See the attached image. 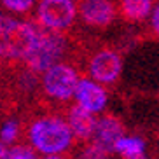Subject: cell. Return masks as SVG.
<instances>
[{
  "instance_id": "cell-1",
  "label": "cell",
  "mask_w": 159,
  "mask_h": 159,
  "mask_svg": "<svg viewBox=\"0 0 159 159\" xmlns=\"http://www.w3.org/2000/svg\"><path fill=\"white\" fill-rule=\"evenodd\" d=\"M28 138L39 152L47 156L66 152L74 143V135L68 122L56 116L42 117L32 122Z\"/></svg>"
},
{
  "instance_id": "cell-2",
  "label": "cell",
  "mask_w": 159,
  "mask_h": 159,
  "mask_svg": "<svg viewBox=\"0 0 159 159\" xmlns=\"http://www.w3.org/2000/svg\"><path fill=\"white\" fill-rule=\"evenodd\" d=\"M35 26H37V40L23 61L28 68L40 74L65 58L68 40L61 32L46 28L39 23H35Z\"/></svg>"
},
{
  "instance_id": "cell-3",
  "label": "cell",
  "mask_w": 159,
  "mask_h": 159,
  "mask_svg": "<svg viewBox=\"0 0 159 159\" xmlns=\"http://www.w3.org/2000/svg\"><path fill=\"white\" fill-rule=\"evenodd\" d=\"M37 40L35 23L2 19L0 23V56L9 60H25Z\"/></svg>"
},
{
  "instance_id": "cell-4",
  "label": "cell",
  "mask_w": 159,
  "mask_h": 159,
  "mask_svg": "<svg viewBox=\"0 0 159 159\" xmlns=\"http://www.w3.org/2000/svg\"><path fill=\"white\" fill-rule=\"evenodd\" d=\"M79 80L80 77L77 68L60 61L44 72L40 86L49 98L56 102H68L75 94V88L79 84Z\"/></svg>"
},
{
  "instance_id": "cell-5",
  "label": "cell",
  "mask_w": 159,
  "mask_h": 159,
  "mask_svg": "<svg viewBox=\"0 0 159 159\" xmlns=\"http://www.w3.org/2000/svg\"><path fill=\"white\" fill-rule=\"evenodd\" d=\"M77 18V7L70 0H42L39 5L37 23L46 28L65 32Z\"/></svg>"
},
{
  "instance_id": "cell-6",
  "label": "cell",
  "mask_w": 159,
  "mask_h": 159,
  "mask_svg": "<svg viewBox=\"0 0 159 159\" xmlns=\"http://www.w3.org/2000/svg\"><path fill=\"white\" fill-rule=\"evenodd\" d=\"M89 79L102 86H110L119 80L122 74V58L116 49H100L89 58Z\"/></svg>"
},
{
  "instance_id": "cell-7",
  "label": "cell",
  "mask_w": 159,
  "mask_h": 159,
  "mask_svg": "<svg viewBox=\"0 0 159 159\" xmlns=\"http://www.w3.org/2000/svg\"><path fill=\"white\" fill-rule=\"evenodd\" d=\"M77 11L82 23L91 28H107L117 16L112 0H80Z\"/></svg>"
},
{
  "instance_id": "cell-8",
  "label": "cell",
  "mask_w": 159,
  "mask_h": 159,
  "mask_svg": "<svg viewBox=\"0 0 159 159\" xmlns=\"http://www.w3.org/2000/svg\"><path fill=\"white\" fill-rule=\"evenodd\" d=\"M74 96L80 107H84L86 110H89V112H93V114L103 112L108 103L107 89L103 88L102 84H98L96 80L88 79V77L79 80Z\"/></svg>"
},
{
  "instance_id": "cell-9",
  "label": "cell",
  "mask_w": 159,
  "mask_h": 159,
  "mask_svg": "<svg viewBox=\"0 0 159 159\" xmlns=\"http://www.w3.org/2000/svg\"><path fill=\"white\" fill-rule=\"evenodd\" d=\"M124 135H126V129H124V124L121 122V119L112 116V114H105L96 121L93 142L110 156L114 154L117 140L122 138Z\"/></svg>"
},
{
  "instance_id": "cell-10",
  "label": "cell",
  "mask_w": 159,
  "mask_h": 159,
  "mask_svg": "<svg viewBox=\"0 0 159 159\" xmlns=\"http://www.w3.org/2000/svg\"><path fill=\"white\" fill-rule=\"evenodd\" d=\"M96 117L93 112L86 110L79 103L70 105L66 112V122L72 129V135L77 142H88L93 140L94 129H96Z\"/></svg>"
},
{
  "instance_id": "cell-11",
  "label": "cell",
  "mask_w": 159,
  "mask_h": 159,
  "mask_svg": "<svg viewBox=\"0 0 159 159\" xmlns=\"http://www.w3.org/2000/svg\"><path fill=\"white\" fill-rule=\"evenodd\" d=\"M11 86L14 94L21 96V98H30L32 94L37 93L40 80H39V74L33 72L32 68L25 65V68H16L12 72V79H11Z\"/></svg>"
},
{
  "instance_id": "cell-12",
  "label": "cell",
  "mask_w": 159,
  "mask_h": 159,
  "mask_svg": "<svg viewBox=\"0 0 159 159\" xmlns=\"http://www.w3.org/2000/svg\"><path fill=\"white\" fill-rule=\"evenodd\" d=\"M154 0H119V14L128 23H142L149 19Z\"/></svg>"
},
{
  "instance_id": "cell-13",
  "label": "cell",
  "mask_w": 159,
  "mask_h": 159,
  "mask_svg": "<svg viewBox=\"0 0 159 159\" xmlns=\"http://www.w3.org/2000/svg\"><path fill=\"white\" fill-rule=\"evenodd\" d=\"M114 152L121 159H143L147 154V142L138 135H124L117 140Z\"/></svg>"
},
{
  "instance_id": "cell-14",
  "label": "cell",
  "mask_w": 159,
  "mask_h": 159,
  "mask_svg": "<svg viewBox=\"0 0 159 159\" xmlns=\"http://www.w3.org/2000/svg\"><path fill=\"white\" fill-rule=\"evenodd\" d=\"M107 157H108V154L102 147H98L93 140L89 143H86L84 149L80 150V154H79V159H107Z\"/></svg>"
},
{
  "instance_id": "cell-15",
  "label": "cell",
  "mask_w": 159,
  "mask_h": 159,
  "mask_svg": "<svg viewBox=\"0 0 159 159\" xmlns=\"http://www.w3.org/2000/svg\"><path fill=\"white\" fill-rule=\"evenodd\" d=\"M19 133V124L16 121H9L5 122L2 131H0V142L2 143H12V142L18 138Z\"/></svg>"
},
{
  "instance_id": "cell-16",
  "label": "cell",
  "mask_w": 159,
  "mask_h": 159,
  "mask_svg": "<svg viewBox=\"0 0 159 159\" xmlns=\"http://www.w3.org/2000/svg\"><path fill=\"white\" fill-rule=\"evenodd\" d=\"M0 2L12 12H26L35 4V0H0Z\"/></svg>"
},
{
  "instance_id": "cell-17",
  "label": "cell",
  "mask_w": 159,
  "mask_h": 159,
  "mask_svg": "<svg viewBox=\"0 0 159 159\" xmlns=\"http://www.w3.org/2000/svg\"><path fill=\"white\" fill-rule=\"evenodd\" d=\"M9 159H37L33 149L26 147V145H18L9 150Z\"/></svg>"
},
{
  "instance_id": "cell-18",
  "label": "cell",
  "mask_w": 159,
  "mask_h": 159,
  "mask_svg": "<svg viewBox=\"0 0 159 159\" xmlns=\"http://www.w3.org/2000/svg\"><path fill=\"white\" fill-rule=\"evenodd\" d=\"M149 21H150V30H152V33L159 39V2L152 7V12H150V16H149Z\"/></svg>"
},
{
  "instance_id": "cell-19",
  "label": "cell",
  "mask_w": 159,
  "mask_h": 159,
  "mask_svg": "<svg viewBox=\"0 0 159 159\" xmlns=\"http://www.w3.org/2000/svg\"><path fill=\"white\" fill-rule=\"evenodd\" d=\"M0 159H9V150L5 149V143L0 142Z\"/></svg>"
},
{
  "instance_id": "cell-20",
  "label": "cell",
  "mask_w": 159,
  "mask_h": 159,
  "mask_svg": "<svg viewBox=\"0 0 159 159\" xmlns=\"http://www.w3.org/2000/svg\"><path fill=\"white\" fill-rule=\"evenodd\" d=\"M44 159H61V157H56V156H47V157H44Z\"/></svg>"
},
{
  "instance_id": "cell-21",
  "label": "cell",
  "mask_w": 159,
  "mask_h": 159,
  "mask_svg": "<svg viewBox=\"0 0 159 159\" xmlns=\"http://www.w3.org/2000/svg\"><path fill=\"white\" fill-rule=\"evenodd\" d=\"M157 145H159V133H157Z\"/></svg>"
},
{
  "instance_id": "cell-22",
  "label": "cell",
  "mask_w": 159,
  "mask_h": 159,
  "mask_svg": "<svg viewBox=\"0 0 159 159\" xmlns=\"http://www.w3.org/2000/svg\"><path fill=\"white\" fill-rule=\"evenodd\" d=\"M0 23H2V16H0Z\"/></svg>"
},
{
  "instance_id": "cell-23",
  "label": "cell",
  "mask_w": 159,
  "mask_h": 159,
  "mask_svg": "<svg viewBox=\"0 0 159 159\" xmlns=\"http://www.w3.org/2000/svg\"><path fill=\"white\" fill-rule=\"evenodd\" d=\"M107 159H112V157H110V156H108V157H107Z\"/></svg>"
},
{
  "instance_id": "cell-24",
  "label": "cell",
  "mask_w": 159,
  "mask_h": 159,
  "mask_svg": "<svg viewBox=\"0 0 159 159\" xmlns=\"http://www.w3.org/2000/svg\"><path fill=\"white\" fill-rule=\"evenodd\" d=\"M143 159H147V157H143Z\"/></svg>"
}]
</instances>
